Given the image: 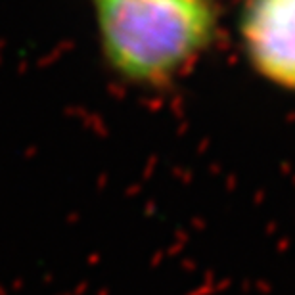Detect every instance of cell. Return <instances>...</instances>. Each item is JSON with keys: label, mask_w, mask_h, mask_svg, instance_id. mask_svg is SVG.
Masks as SVG:
<instances>
[{"label": "cell", "mask_w": 295, "mask_h": 295, "mask_svg": "<svg viewBox=\"0 0 295 295\" xmlns=\"http://www.w3.org/2000/svg\"><path fill=\"white\" fill-rule=\"evenodd\" d=\"M110 65L136 85L167 83L211 44V0H92Z\"/></svg>", "instance_id": "obj_1"}, {"label": "cell", "mask_w": 295, "mask_h": 295, "mask_svg": "<svg viewBox=\"0 0 295 295\" xmlns=\"http://www.w3.org/2000/svg\"><path fill=\"white\" fill-rule=\"evenodd\" d=\"M240 31L251 65L267 81L295 90V0H247Z\"/></svg>", "instance_id": "obj_2"}]
</instances>
